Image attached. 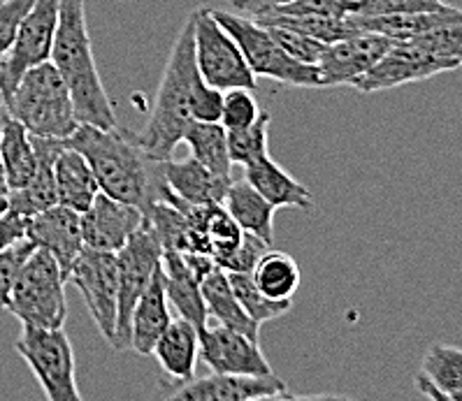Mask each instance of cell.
<instances>
[{"label": "cell", "mask_w": 462, "mask_h": 401, "mask_svg": "<svg viewBox=\"0 0 462 401\" xmlns=\"http://www.w3.org/2000/svg\"><path fill=\"white\" fill-rule=\"evenodd\" d=\"M193 31L196 17L190 14L170 50L147 125L142 132H135L144 153L158 163L172 160L174 149L190 123L221 121L223 93L209 87L198 72Z\"/></svg>", "instance_id": "obj_1"}, {"label": "cell", "mask_w": 462, "mask_h": 401, "mask_svg": "<svg viewBox=\"0 0 462 401\" xmlns=\"http://www.w3.org/2000/svg\"><path fill=\"white\" fill-rule=\"evenodd\" d=\"M68 147L87 158L105 196L137 206L142 214H147L156 202H163L168 188L163 163L144 153L135 132L121 125L105 131L98 125L79 123Z\"/></svg>", "instance_id": "obj_2"}, {"label": "cell", "mask_w": 462, "mask_h": 401, "mask_svg": "<svg viewBox=\"0 0 462 401\" xmlns=\"http://www.w3.org/2000/svg\"><path fill=\"white\" fill-rule=\"evenodd\" d=\"M50 60L68 84L79 123L116 128V112L107 98L93 59L91 35L87 23V0H60V17L56 28Z\"/></svg>", "instance_id": "obj_3"}, {"label": "cell", "mask_w": 462, "mask_h": 401, "mask_svg": "<svg viewBox=\"0 0 462 401\" xmlns=\"http://www.w3.org/2000/svg\"><path fill=\"white\" fill-rule=\"evenodd\" d=\"M5 100L12 119L35 137L70 140L79 128L70 88L51 60L26 70Z\"/></svg>", "instance_id": "obj_4"}, {"label": "cell", "mask_w": 462, "mask_h": 401, "mask_svg": "<svg viewBox=\"0 0 462 401\" xmlns=\"http://www.w3.org/2000/svg\"><path fill=\"white\" fill-rule=\"evenodd\" d=\"M66 277L54 255L35 249L12 283L7 309L23 327L63 330L68 318Z\"/></svg>", "instance_id": "obj_5"}, {"label": "cell", "mask_w": 462, "mask_h": 401, "mask_svg": "<svg viewBox=\"0 0 462 401\" xmlns=\"http://www.w3.org/2000/svg\"><path fill=\"white\" fill-rule=\"evenodd\" d=\"M209 12L226 28V33L237 42L254 75L267 77V79H274V82L286 84V87L321 88L319 70L314 66H305V63H298L295 59H291L274 42V38L265 26H261L251 17H245V14H237V12Z\"/></svg>", "instance_id": "obj_6"}, {"label": "cell", "mask_w": 462, "mask_h": 401, "mask_svg": "<svg viewBox=\"0 0 462 401\" xmlns=\"http://www.w3.org/2000/svg\"><path fill=\"white\" fill-rule=\"evenodd\" d=\"M193 17H196L193 50H196V66L202 79L221 93L233 91V88L256 91L258 77L251 72L237 42L212 17L209 7H198Z\"/></svg>", "instance_id": "obj_7"}, {"label": "cell", "mask_w": 462, "mask_h": 401, "mask_svg": "<svg viewBox=\"0 0 462 401\" xmlns=\"http://www.w3.org/2000/svg\"><path fill=\"white\" fill-rule=\"evenodd\" d=\"M14 348L38 378L44 399L84 401L75 376V352L66 332L23 327Z\"/></svg>", "instance_id": "obj_8"}, {"label": "cell", "mask_w": 462, "mask_h": 401, "mask_svg": "<svg viewBox=\"0 0 462 401\" xmlns=\"http://www.w3.org/2000/svg\"><path fill=\"white\" fill-rule=\"evenodd\" d=\"M163 262V246L156 232L147 223L125 242L124 249L116 253L119 265V311H116V334L112 348L125 351L131 348V315L137 299L147 290L153 271Z\"/></svg>", "instance_id": "obj_9"}, {"label": "cell", "mask_w": 462, "mask_h": 401, "mask_svg": "<svg viewBox=\"0 0 462 401\" xmlns=\"http://www.w3.org/2000/svg\"><path fill=\"white\" fill-rule=\"evenodd\" d=\"M82 293L84 304L100 334L115 343L116 311H119V265L116 253L84 249L72 262L68 278Z\"/></svg>", "instance_id": "obj_10"}, {"label": "cell", "mask_w": 462, "mask_h": 401, "mask_svg": "<svg viewBox=\"0 0 462 401\" xmlns=\"http://www.w3.org/2000/svg\"><path fill=\"white\" fill-rule=\"evenodd\" d=\"M60 17V0H33L14 35V44L0 63V88L5 98L14 91L26 70L47 63L54 47Z\"/></svg>", "instance_id": "obj_11"}, {"label": "cell", "mask_w": 462, "mask_h": 401, "mask_svg": "<svg viewBox=\"0 0 462 401\" xmlns=\"http://www.w3.org/2000/svg\"><path fill=\"white\" fill-rule=\"evenodd\" d=\"M279 376H193L189 380L165 378L149 401H246L254 396H273L286 392Z\"/></svg>", "instance_id": "obj_12"}, {"label": "cell", "mask_w": 462, "mask_h": 401, "mask_svg": "<svg viewBox=\"0 0 462 401\" xmlns=\"http://www.w3.org/2000/svg\"><path fill=\"white\" fill-rule=\"evenodd\" d=\"M200 360L221 376H270L274 374L256 339L237 330L207 320L200 332Z\"/></svg>", "instance_id": "obj_13"}, {"label": "cell", "mask_w": 462, "mask_h": 401, "mask_svg": "<svg viewBox=\"0 0 462 401\" xmlns=\"http://www.w3.org/2000/svg\"><path fill=\"white\" fill-rule=\"evenodd\" d=\"M393 44L395 42L391 38L370 31L328 44L316 66L321 88L351 87L393 50Z\"/></svg>", "instance_id": "obj_14"}, {"label": "cell", "mask_w": 462, "mask_h": 401, "mask_svg": "<svg viewBox=\"0 0 462 401\" xmlns=\"http://www.w3.org/2000/svg\"><path fill=\"white\" fill-rule=\"evenodd\" d=\"M448 72V68L416 42H395L393 50L376 63L372 70L365 72L360 79L351 84L358 93H376L388 88L404 87V84L423 82L430 77Z\"/></svg>", "instance_id": "obj_15"}, {"label": "cell", "mask_w": 462, "mask_h": 401, "mask_svg": "<svg viewBox=\"0 0 462 401\" xmlns=\"http://www.w3.org/2000/svg\"><path fill=\"white\" fill-rule=\"evenodd\" d=\"M82 218L84 246L105 253H119L125 242L144 225V214L137 206L124 205L115 197L98 193Z\"/></svg>", "instance_id": "obj_16"}, {"label": "cell", "mask_w": 462, "mask_h": 401, "mask_svg": "<svg viewBox=\"0 0 462 401\" xmlns=\"http://www.w3.org/2000/svg\"><path fill=\"white\" fill-rule=\"evenodd\" d=\"M26 239H31L38 249L54 255V260L59 262L66 278L72 262L87 249L82 234V218L63 205H54L47 212L28 218Z\"/></svg>", "instance_id": "obj_17"}, {"label": "cell", "mask_w": 462, "mask_h": 401, "mask_svg": "<svg viewBox=\"0 0 462 401\" xmlns=\"http://www.w3.org/2000/svg\"><path fill=\"white\" fill-rule=\"evenodd\" d=\"M31 140H33L35 158H38V172H35L33 179L28 181V186L7 193L10 212L22 218H33L59 205V200H56L54 165L60 153L68 149V140H50V137L35 135H31Z\"/></svg>", "instance_id": "obj_18"}, {"label": "cell", "mask_w": 462, "mask_h": 401, "mask_svg": "<svg viewBox=\"0 0 462 401\" xmlns=\"http://www.w3.org/2000/svg\"><path fill=\"white\" fill-rule=\"evenodd\" d=\"M172 323L170 315V299L165 293L163 262L153 271L147 290L137 299L131 315V348L137 355H152L153 346L161 339L168 325Z\"/></svg>", "instance_id": "obj_19"}, {"label": "cell", "mask_w": 462, "mask_h": 401, "mask_svg": "<svg viewBox=\"0 0 462 401\" xmlns=\"http://www.w3.org/2000/svg\"><path fill=\"white\" fill-rule=\"evenodd\" d=\"M165 186L172 190L180 200L189 205H223L233 179H223L200 165L196 158L184 160H165L163 163Z\"/></svg>", "instance_id": "obj_20"}, {"label": "cell", "mask_w": 462, "mask_h": 401, "mask_svg": "<svg viewBox=\"0 0 462 401\" xmlns=\"http://www.w3.org/2000/svg\"><path fill=\"white\" fill-rule=\"evenodd\" d=\"M152 355L165 376L172 380H189L196 376V364L200 358V334L193 323L186 318H172L168 330L153 346Z\"/></svg>", "instance_id": "obj_21"}, {"label": "cell", "mask_w": 462, "mask_h": 401, "mask_svg": "<svg viewBox=\"0 0 462 401\" xmlns=\"http://www.w3.org/2000/svg\"><path fill=\"white\" fill-rule=\"evenodd\" d=\"M163 281L165 293L170 304L180 311L181 318L198 327V332L207 325V309L200 293V277L190 269L184 253L177 251H165L163 253Z\"/></svg>", "instance_id": "obj_22"}, {"label": "cell", "mask_w": 462, "mask_h": 401, "mask_svg": "<svg viewBox=\"0 0 462 401\" xmlns=\"http://www.w3.org/2000/svg\"><path fill=\"white\" fill-rule=\"evenodd\" d=\"M245 179L265 197L274 209L291 206V209H311L314 196L295 177H291L282 165L270 156L245 165Z\"/></svg>", "instance_id": "obj_23"}, {"label": "cell", "mask_w": 462, "mask_h": 401, "mask_svg": "<svg viewBox=\"0 0 462 401\" xmlns=\"http://www.w3.org/2000/svg\"><path fill=\"white\" fill-rule=\"evenodd\" d=\"M56 181V200L59 205L68 206L72 212L84 214L100 193V186L96 181L91 165L79 151L68 147L60 153L54 165Z\"/></svg>", "instance_id": "obj_24"}, {"label": "cell", "mask_w": 462, "mask_h": 401, "mask_svg": "<svg viewBox=\"0 0 462 401\" xmlns=\"http://www.w3.org/2000/svg\"><path fill=\"white\" fill-rule=\"evenodd\" d=\"M200 293L202 302H205L207 318L212 320V323H217V325L237 330L258 342L261 325H256V323L246 315V311L242 309V304L237 302L233 287H230L228 271H223L221 267H214V269L202 278Z\"/></svg>", "instance_id": "obj_25"}, {"label": "cell", "mask_w": 462, "mask_h": 401, "mask_svg": "<svg viewBox=\"0 0 462 401\" xmlns=\"http://www.w3.org/2000/svg\"><path fill=\"white\" fill-rule=\"evenodd\" d=\"M223 209L230 214L242 232H249L254 237L263 239L265 244L273 246L274 242V206L258 193L246 179H233Z\"/></svg>", "instance_id": "obj_26"}, {"label": "cell", "mask_w": 462, "mask_h": 401, "mask_svg": "<svg viewBox=\"0 0 462 401\" xmlns=\"http://www.w3.org/2000/svg\"><path fill=\"white\" fill-rule=\"evenodd\" d=\"M0 163L5 169L7 188L17 190L28 186L38 172V158H35L31 132L19 121L10 119L0 132ZM7 190V193H10Z\"/></svg>", "instance_id": "obj_27"}, {"label": "cell", "mask_w": 462, "mask_h": 401, "mask_svg": "<svg viewBox=\"0 0 462 401\" xmlns=\"http://www.w3.org/2000/svg\"><path fill=\"white\" fill-rule=\"evenodd\" d=\"M462 10L457 7H444L437 12H419V14H400V17H379L360 22V31H370V33H379L383 38H391L393 42H409L425 33H432L437 28L446 26V23L460 22Z\"/></svg>", "instance_id": "obj_28"}, {"label": "cell", "mask_w": 462, "mask_h": 401, "mask_svg": "<svg viewBox=\"0 0 462 401\" xmlns=\"http://www.w3.org/2000/svg\"><path fill=\"white\" fill-rule=\"evenodd\" d=\"M190 149V158L205 165L209 172L223 179H233V160L228 153V131L221 123H205L196 121L189 125V131L181 137Z\"/></svg>", "instance_id": "obj_29"}, {"label": "cell", "mask_w": 462, "mask_h": 401, "mask_svg": "<svg viewBox=\"0 0 462 401\" xmlns=\"http://www.w3.org/2000/svg\"><path fill=\"white\" fill-rule=\"evenodd\" d=\"M251 278L256 283L265 297L277 299V302H289L298 293L300 281V267L293 255L283 253V251H267L256 267L251 269Z\"/></svg>", "instance_id": "obj_30"}, {"label": "cell", "mask_w": 462, "mask_h": 401, "mask_svg": "<svg viewBox=\"0 0 462 401\" xmlns=\"http://www.w3.org/2000/svg\"><path fill=\"white\" fill-rule=\"evenodd\" d=\"M254 22H258L261 26H277L286 28V31H295L300 35H307V38H314L323 44H332L337 40L351 38V35L363 33L358 26H356L351 19H326V17H291V14H261V17H254Z\"/></svg>", "instance_id": "obj_31"}, {"label": "cell", "mask_w": 462, "mask_h": 401, "mask_svg": "<svg viewBox=\"0 0 462 401\" xmlns=\"http://www.w3.org/2000/svg\"><path fill=\"white\" fill-rule=\"evenodd\" d=\"M419 374L441 392L462 390V348L446 343L430 346Z\"/></svg>", "instance_id": "obj_32"}, {"label": "cell", "mask_w": 462, "mask_h": 401, "mask_svg": "<svg viewBox=\"0 0 462 401\" xmlns=\"http://www.w3.org/2000/svg\"><path fill=\"white\" fill-rule=\"evenodd\" d=\"M228 281L233 287L235 297L242 304V309L246 311L256 325H263L267 320H277L282 315L289 314L293 309V299L289 302H277V299H270L261 293L251 278V274H240V271H228Z\"/></svg>", "instance_id": "obj_33"}, {"label": "cell", "mask_w": 462, "mask_h": 401, "mask_svg": "<svg viewBox=\"0 0 462 401\" xmlns=\"http://www.w3.org/2000/svg\"><path fill=\"white\" fill-rule=\"evenodd\" d=\"M270 112L263 109L261 116L256 119V123L245 128V131H233L228 132V153L233 165H249L254 160H261V158L270 156L267 149H270Z\"/></svg>", "instance_id": "obj_34"}, {"label": "cell", "mask_w": 462, "mask_h": 401, "mask_svg": "<svg viewBox=\"0 0 462 401\" xmlns=\"http://www.w3.org/2000/svg\"><path fill=\"white\" fill-rule=\"evenodd\" d=\"M448 7L444 0H356L354 12L348 19L358 26L360 22L379 17H400V14H419Z\"/></svg>", "instance_id": "obj_35"}, {"label": "cell", "mask_w": 462, "mask_h": 401, "mask_svg": "<svg viewBox=\"0 0 462 401\" xmlns=\"http://www.w3.org/2000/svg\"><path fill=\"white\" fill-rule=\"evenodd\" d=\"M409 42H416L419 47H423L428 54H432L435 59H439L448 72L462 68V19L460 22L446 23V26L437 28L432 33H425L416 40H409Z\"/></svg>", "instance_id": "obj_36"}, {"label": "cell", "mask_w": 462, "mask_h": 401, "mask_svg": "<svg viewBox=\"0 0 462 401\" xmlns=\"http://www.w3.org/2000/svg\"><path fill=\"white\" fill-rule=\"evenodd\" d=\"M263 109L258 107V100L254 91L246 88H233V91L223 93V107H221V121L218 123L228 132L245 131L249 125L256 123Z\"/></svg>", "instance_id": "obj_37"}, {"label": "cell", "mask_w": 462, "mask_h": 401, "mask_svg": "<svg viewBox=\"0 0 462 401\" xmlns=\"http://www.w3.org/2000/svg\"><path fill=\"white\" fill-rule=\"evenodd\" d=\"M270 31V35L274 38V42L282 47L291 59H295L298 63H305V66H319L323 51H326L328 44L319 42L314 38H307V35H300L295 31H286V28L277 26H265Z\"/></svg>", "instance_id": "obj_38"}, {"label": "cell", "mask_w": 462, "mask_h": 401, "mask_svg": "<svg viewBox=\"0 0 462 401\" xmlns=\"http://www.w3.org/2000/svg\"><path fill=\"white\" fill-rule=\"evenodd\" d=\"M356 0H293L289 5L274 10V14H291V17H326L346 19L354 12ZM270 14V12H267Z\"/></svg>", "instance_id": "obj_39"}, {"label": "cell", "mask_w": 462, "mask_h": 401, "mask_svg": "<svg viewBox=\"0 0 462 401\" xmlns=\"http://www.w3.org/2000/svg\"><path fill=\"white\" fill-rule=\"evenodd\" d=\"M35 249H38V246H35L31 239H23L19 244L0 251V309H7L12 283L17 278V271L22 269L23 262L28 260V255L33 253Z\"/></svg>", "instance_id": "obj_40"}, {"label": "cell", "mask_w": 462, "mask_h": 401, "mask_svg": "<svg viewBox=\"0 0 462 401\" xmlns=\"http://www.w3.org/2000/svg\"><path fill=\"white\" fill-rule=\"evenodd\" d=\"M270 249H273V246L265 244L263 239L245 232V237H242V244L237 246V249H235V253L230 255V258H226V260H223L218 267H221L223 271H240V274H251V269L256 267V262L261 260L263 255H265Z\"/></svg>", "instance_id": "obj_41"}, {"label": "cell", "mask_w": 462, "mask_h": 401, "mask_svg": "<svg viewBox=\"0 0 462 401\" xmlns=\"http://www.w3.org/2000/svg\"><path fill=\"white\" fill-rule=\"evenodd\" d=\"M31 5H33V0H5V3H0V63L5 60L7 51L12 50L19 23H22L23 14Z\"/></svg>", "instance_id": "obj_42"}, {"label": "cell", "mask_w": 462, "mask_h": 401, "mask_svg": "<svg viewBox=\"0 0 462 401\" xmlns=\"http://www.w3.org/2000/svg\"><path fill=\"white\" fill-rule=\"evenodd\" d=\"M28 232V218L17 216L7 209L3 216H0V251L10 249V246L19 244L26 239Z\"/></svg>", "instance_id": "obj_43"}, {"label": "cell", "mask_w": 462, "mask_h": 401, "mask_svg": "<svg viewBox=\"0 0 462 401\" xmlns=\"http://www.w3.org/2000/svg\"><path fill=\"white\" fill-rule=\"evenodd\" d=\"M235 7V12H240L245 17H261V14H267V12H274L279 7L289 5L293 0H230Z\"/></svg>", "instance_id": "obj_44"}, {"label": "cell", "mask_w": 462, "mask_h": 401, "mask_svg": "<svg viewBox=\"0 0 462 401\" xmlns=\"http://www.w3.org/2000/svg\"><path fill=\"white\" fill-rule=\"evenodd\" d=\"M416 387H419V392H423L430 401H462V390L441 392L437 390L435 385H430L420 374L416 376Z\"/></svg>", "instance_id": "obj_45"}, {"label": "cell", "mask_w": 462, "mask_h": 401, "mask_svg": "<svg viewBox=\"0 0 462 401\" xmlns=\"http://www.w3.org/2000/svg\"><path fill=\"white\" fill-rule=\"evenodd\" d=\"M10 109H7V100H5V93H3V88H0V132H3V128L7 125V121H10Z\"/></svg>", "instance_id": "obj_46"}, {"label": "cell", "mask_w": 462, "mask_h": 401, "mask_svg": "<svg viewBox=\"0 0 462 401\" xmlns=\"http://www.w3.org/2000/svg\"><path fill=\"white\" fill-rule=\"evenodd\" d=\"M267 401H295V396L289 395V390H286V392H279V395L267 396Z\"/></svg>", "instance_id": "obj_47"}, {"label": "cell", "mask_w": 462, "mask_h": 401, "mask_svg": "<svg viewBox=\"0 0 462 401\" xmlns=\"http://www.w3.org/2000/svg\"><path fill=\"white\" fill-rule=\"evenodd\" d=\"M7 179H5V169H3V163H0V196H7Z\"/></svg>", "instance_id": "obj_48"}, {"label": "cell", "mask_w": 462, "mask_h": 401, "mask_svg": "<svg viewBox=\"0 0 462 401\" xmlns=\"http://www.w3.org/2000/svg\"><path fill=\"white\" fill-rule=\"evenodd\" d=\"M10 209V205H7V196H0V216Z\"/></svg>", "instance_id": "obj_49"}, {"label": "cell", "mask_w": 462, "mask_h": 401, "mask_svg": "<svg viewBox=\"0 0 462 401\" xmlns=\"http://www.w3.org/2000/svg\"><path fill=\"white\" fill-rule=\"evenodd\" d=\"M246 401H267V396H254V399H246Z\"/></svg>", "instance_id": "obj_50"}, {"label": "cell", "mask_w": 462, "mask_h": 401, "mask_svg": "<svg viewBox=\"0 0 462 401\" xmlns=\"http://www.w3.org/2000/svg\"><path fill=\"white\" fill-rule=\"evenodd\" d=\"M0 3H5V0H0Z\"/></svg>", "instance_id": "obj_51"}]
</instances>
